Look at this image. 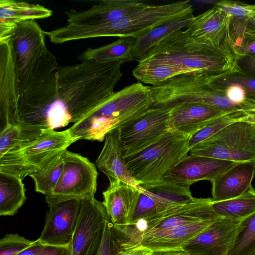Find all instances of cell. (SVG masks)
Masks as SVG:
<instances>
[{"label": "cell", "instance_id": "obj_1", "mask_svg": "<svg viewBox=\"0 0 255 255\" xmlns=\"http://www.w3.org/2000/svg\"><path fill=\"white\" fill-rule=\"evenodd\" d=\"M122 64L88 61L59 66L55 92L41 90L19 103L20 122L49 130L77 123L115 93Z\"/></svg>", "mask_w": 255, "mask_h": 255}, {"label": "cell", "instance_id": "obj_2", "mask_svg": "<svg viewBox=\"0 0 255 255\" xmlns=\"http://www.w3.org/2000/svg\"><path fill=\"white\" fill-rule=\"evenodd\" d=\"M189 0L147 6L109 22L92 24H67L51 32L55 44L101 37L136 38L153 28L193 12Z\"/></svg>", "mask_w": 255, "mask_h": 255}, {"label": "cell", "instance_id": "obj_3", "mask_svg": "<svg viewBox=\"0 0 255 255\" xmlns=\"http://www.w3.org/2000/svg\"><path fill=\"white\" fill-rule=\"evenodd\" d=\"M150 87L133 83L115 93L105 103L68 129L78 140L102 141L110 131L120 128L151 108Z\"/></svg>", "mask_w": 255, "mask_h": 255}, {"label": "cell", "instance_id": "obj_4", "mask_svg": "<svg viewBox=\"0 0 255 255\" xmlns=\"http://www.w3.org/2000/svg\"><path fill=\"white\" fill-rule=\"evenodd\" d=\"M151 58L174 64L190 73L214 77L239 70L232 53L198 43L185 30H178L166 37L140 61Z\"/></svg>", "mask_w": 255, "mask_h": 255}, {"label": "cell", "instance_id": "obj_5", "mask_svg": "<svg viewBox=\"0 0 255 255\" xmlns=\"http://www.w3.org/2000/svg\"><path fill=\"white\" fill-rule=\"evenodd\" d=\"M17 70L19 96L55 72L56 58L47 49L46 34L36 20L17 24L9 34Z\"/></svg>", "mask_w": 255, "mask_h": 255}, {"label": "cell", "instance_id": "obj_6", "mask_svg": "<svg viewBox=\"0 0 255 255\" xmlns=\"http://www.w3.org/2000/svg\"><path fill=\"white\" fill-rule=\"evenodd\" d=\"M212 77L199 73H186L157 86H151L154 103L151 108L171 109L184 103L208 105L225 111L244 110L230 101L226 89L212 87Z\"/></svg>", "mask_w": 255, "mask_h": 255}, {"label": "cell", "instance_id": "obj_7", "mask_svg": "<svg viewBox=\"0 0 255 255\" xmlns=\"http://www.w3.org/2000/svg\"><path fill=\"white\" fill-rule=\"evenodd\" d=\"M190 136L171 130L155 143L126 158L132 176L139 184L163 180L190 152Z\"/></svg>", "mask_w": 255, "mask_h": 255}, {"label": "cell", "instance_id": "obj_8", "mask_svg": "<svg viewBox=\"0 0 255 255\" xmlns=\"http://www.w3.org/2000/svg\"><path fill=\"white\" fill-rule=\"evenodd\" d=\"M77 141L71 136L68 129H47L38 138L0 157V172L22 180L45 168Z\"/></svg>", "mask_w": 255, "mask_h": 255}, {"label": "cell", "instance_id": "obj_9", "mask_svg": "<svg viewBox=\"0 0 255 255\" xmlns=\"http://www.w3.org/2000/svg\"><path fill=\"white\" fill-rule=\"evenodd\" d=\"M189 153L235 162L255 161V125L242 121L231 124Z\"/></svg>", "mask_w": 255, "mask_h": 255}, {"label": "cell", "instance_id": "obj_10", "mask_svg": "<svg viewBox=\"0 0 255 255\" xmlns=\"http://www.w3.org/2000/svg\"><path fill=\"white\" fill-rule=\"evenodd\" d=\"M63 170L55 187L46 195L48 206L74 199L95 196L98 173L95 165L67 149L63 153Z\"/></svg>", "mask_w": 255, "mask_h": 255}, {"label": "cell", "instance_id": "obj_11", "mask_svg": "<svg viewBox=\"0 0 255 255\" xmlns=\"http://www.w3.org/2000/svg\"><path fill=\"white\" fill-rule=\"evenodd\" d=\"M134 211L128 223L154 218L166 214L190 201L189 186L163 180L140 184ZM127 223V224H128Z\"/></svg>", "mask_w": 255, "mask_h": 255}, {"label": "cell", "instance_id": "obj_12", "mask_svg": "<svg viewBox=\"0 0 255 255\" xmlns=\"http://www.w3.org/2000/svg\"><path fill=\"white\" fill-rule=\"evenodd\" d=\"M212 198H193L189 202L162 216L147 220H140L124 226V232L129 247L138 245L141 236L146 232L193 224L221 218L214 212Z\"/></svg>", "mask_w": 255, "mask_h": 255}, {"label": "cell", "instance_id": "obj_13", "mask_svg": "<svg viewBox=\"0 0 255 255\" xmlns=\"http://www.w3.org/2000/svg\"><path fill=\"white\" fill-rule=\"evenodd\" d=\"M121 140L125 158L157 142L172 129L170 109L150 108L121 128Z\"/></svg>", "mask_w": 255, "mask_h": 255}, {"label": "cell", "instance_id": "obj_14", "mask_svg": "<svg viewBox=\"0 0 255 255\" xmlns=\"http://www.w3.org/2000/svg\"><path fill=\"white\" fill-rule=\"evenodd\" d=\"M108 220L102 202L95 196L82 199L71 242L72 255H96Z\"/></svg>", "mask_w": 255, "mask_h": 255}, {"label": "cell", "instance_id": "obj_15", "mask_svg": "<svg viewBox=\"0 0 255 255\" xmlns=\"http://www.w3.org/2000/svg\"><path fill=\"white\" fill-rule=\"evenodd\" d=\"M17 70L10 34L0 38V131L20 123Z\"/></svg>", "mask_w": 255, "mask_h": 255}, {"label": "cell", "instance_id": "obj_16", "mask_svg": "<svg viewBox=\"0 0 255 255\" xmlns=\"http://www.w3.org/2000/svg\"><path fill=\"white\" fill-rule=\"evenodd\" d=\"M81 199H74L48 206L43 229L37 240L44 245L65 247L71 244Z\"/></svg>", "mask_w": 255, "mask_h": 255}, {"label": "cell", "instance_id": "obj_17", "mask_svg": "<svg viewBox=\"0 0 255 255\" xmlns=\"http://www.w3.org/2000/svg\"><path fill=\"white\" fill-rule=\"evenodd\" d=\"M230 18L229 14L215 5L194 16L185 30L195 42L233 54L229 37Z\"/></svg>", "mask_w": 255, "mask_h": 255}, {"label": "cell", "instance_id": "obj_18", "mask_svg": "<svg viewBox=\"0 0 255 255\" xmlns=\"http://www.w3.org/2000/svg\"><path fill=\"white\" fill-rule=\"evenodd\" d=\"M240 221L220 218L184 245L188 255H228Z\"/></svg>", "mask_w": 255, "mask_h": 255}, {"label": "cell", "instance_id": "obj_19", "mask_svg": "<svg viewBox=\"0 0 255 255\" xmlns=\"http://www.w3.org/2000/svg\"><path fill=\"white\" fill-rule=\"evenodd\" d=\"M235 163L190 154L168 172L163 180L189 187L200 180L211 182Z\"/></svg>", "mask_w": 255, "mask_h": 255}, {"label": "cell", "instance_id": "obj_20", "mask_svg": "<svg viewBox=\"0 0 255 255\" xmlns=\"http://www.w3.org/2000/svg\"><path fill=\"white\" fill-rule=\"evenodd\" d=\"M149 5L142 0H101L89 9L65 11L67 24H92L119 20Z\"/></svg>", "mask_w": 255, "mask_h": 255}, {"label": "cell", "instance_id": "obj_21", "mask_svg": "<svg viewBox=\"0 0 255 255\" xmlns=\"http://www.w3.org/2000/svg\"><path fill=\"white\" fill-rule=\"evenodd\" d=\"M120 134V128H117L106 134L96 165L107 176L110 183L122 181L138 189L139 184L132 176L125 158Z\"/></svg>", "mask_w": 255, "mask_h": 255}, {"label": "cell", "instance_id": "obj_22", "mask_svg": "<svg viewBox=\"0 0 255 255\" xmlns=\"http://www.w3.org/2000/svg\"><path fill=\"white\" fill-rule=\"evenodd\" d=\"M217 220L204 221L167 229L149 230L141 236L138 245L144 246L153 252L181 249Z\"/></svg>", "mask_w": 255, "mask_h": 255}, {"label": "cell", "instance_id": "obj_23", "mask_svg": "<svg viewBox=\"0 0 255 255\" xmlns=\"http://www.w3.org/2000/svg\"><path fill=\"white\" fill-rule=\"evenodd\" d=\"M255 175V161L236 162L214 178L212 183L213 201L238 197L251 186Z\"/></svg>", "mask_w": 255, "mask_h": 255}, {"label": "cell", "instance_id": "obj_24", "mask_svg": "<svg viewBox=\"0 0 255 255\" xmlns=\"http://www.w3.org/2000/svg\"><path fill=\"white\" fill-rule=\"evenodd\" d=\"M230 111L198 103H184L170 109L173 130L191 136L216 117Z\"/></svg>", "mask_w": 255, "mask_h": 255}, {"label": "cell", "instance_id": "obj_25", "mask_svg": "<svg viewBox=\"0 0 255 255\" xmlns=\"http://www.w3.org/2000/svg\"><path fill=\"white\" fill-rule=\"evenodd\" d=\"M103 204L113 225L128 223L135 207L139 190L122 181L110 183L103 192Z\"/></svg>", "mask_w": 255, "mask_h": 255}, {"label": "cell", "instance_id": "obj_26", "mask_svg": "<svg viewBox=\"0 0 255 255\" xmlns=\"http://www.w3.org/2000/svg\"><path fill=\"white\" fill-rule=\"evenodd\" d=\"M52 14L51 9L39 4L15 0H0V37L9 34L20 22L48 18Z\"/></svg>", "mask_w": 255, "mask_h": 255}, {"label": "cell", "instance_id": "obj_27", "mask_svg": "<svg viewBox=\"0 0 255 255\" xmlns=\"http://www.w3.org/2000/svg\"><path fill=\"white\" fill-rule=\"evenodd\" d=\"M193 12L166 22L134 38L131 50L133 60L139 62L154 46L172 33L187 27L192 21Z\"/></svg>", "mask_w": 255, "mask_h": 255}, {"label": "cell", "instance_id": "obj_28", "mask_svg": "<svg viewBox=\"0 0 255 255\" xmlns=\"http://www.w3.org/2000/svg\"><path fill=\"white\" fill-rule=\"evenodd\" d=\"M186 73H190L180 66L154 58L139 61L132 71L133 76L138 81L152 86Z\"/></svg>", "mask_w": 255, "mask_h": 255}, {"label": "cell", "instance_id": "obj_29", "mask_svg": "<svg viewBox=\"0 0 255 255\" xmlns=\"http://www.w3.org/2000/svg\"><path fill=\"white\" fill-rule=\"evenodd\" d=\"M134 38H120L109 44L98 48H88L77 56L81 62L96 61L101 63L133 61L131 50Z\"/></svg>", "mask_w": 255, "mask_h": 255}, {"label": "cell", "instance_id": "obj_30", "mask_svg": "<svg viewBox=\"0 0 255 255\" xmlns=\"http://www.w3.org/2000/svg\"><path fill=\"white\" fill-rule=\"evenodd\" d=\"M26 199L22 179L14 175L0 172V215L13 216Z\"/></svg>", "mask_w": 255, "mask_h": 255}, {"label": "cell", "instance_id": "obj_31", "mask_svg": "<svg viewBox=\"0 0 255 255\" xmlns=\"http://www.w3.org/2000/svg\"><path fill=\"white\" fill-rule=\"evenodd\" d=\"M212 207L218 216L241 221L255 213V189L252 186L242 195L229 200L213 201Z\"/></svg>", "mask_w": 255, "mask_h": 255}, {"label": "cell", "instance_id": "obj_32", "mask_svg": "<svg viewBox=\"0 0 255 255\" xmlns=\"http://www.w3.org/2000/svg\"><path fill=\"white\" fill-rule=\"evenodd\" d=\"M46 130L22 123L5 128L0 131V157L38 138Z\"/></svg>", "mask_w": 255, "mask_h": 255}, {"label": "cell", "instance_id": "obj_33", "mask_svg": "<svg viewBox=\"0 0 255 255\" xmlns=\"http://www.w3.org/2000/svg\"><path fill=\"white\" fill-rule=\"evenodd\" d=\"M248 112V111L244 110L227 112L214 119L201 129L190 136L188 140L189 150L229 125L241 121L247 115Z\"/></svg>", "mask_w": 255, "mask_h": 255}, {"label": "cell", "instance_id": "obj_34", "mask_svg": "<svg viewBox=\"0 0 255 255\" xmlns=\"http://www.w3.org/2000/svg\"><path fill=\"white\" fill-rule=\"evenodd\" d=\"M229 37L231 51L236 58L243 48L255 41V26L250 18L231 16Z\"/></svg>", "mask_w": 255, "mask_h": 255}, {"label": "cell", "instance_id": "obj_35", "mask_svg": "<svg viewBox=\"0 0 255 255\" xmlns=\"http://www.w3.org/2000/svg\"><path fill=\"white\" fill-rule=\"evenodd\" d=\"M228 255H255V213L240 221Z\"/></svg>", "mask_w": 255, "mask_h": 255}, {"label": "cell", "instance_id": "obj_36", "mask_svg": "<svg viewBox=\"0 0 255 255\" xmlns=\"http://www.w3.org/2000/svg\"><path fill=\"white\" fill-rule=\"evenodd\" d=\"M62 155L42 170L29 175L34 181L36 192L46 195L55 187L63 170Z\"/></svg>", "mask_w": 255, "mask_h": 255}, {"label": "cell", "instance_id": "obj_37", "mask_svg": "<svg viewBox=\"0 0 255 255\" xmlns=\"http://www.w3.org/2000/svg\"><path fill=\"white\" fill-rule=\"evenodd\" d=\"M213 88L226 89L232 85H239L245 90L248 101L255 103V76L237 71L223 76L211 78Z\"/></svg>", "mask_w": 255, "mask_h": 255}, {"label": "cell", "instance_id": "obj_38", "mask_svg": "<svg viewBox=\"0 0 255 255\" xmlns=\"http://www.w3.org/2000/svg\"><path fill=\"white\" fill-rule=\"evenodd\" d=\"M33 242L17 234H5L0 240V255H18Z\"/></svg>", "mask_w": 255, "mask_h": 255}, {"label": "cell", "instance_id": "obj_39", "mask_svg": "<svg viewBox=\"0 0 255 255\" xmlns=\"http://www.w3.org/2000/svg\"><path fill=\"white\" fill-rule=\"evenodd\" d=\"M215 5L232 17L250 18L255 14V4H249L239 1L219 0Z\"/></svg>", "mask_w": 255, "mask_h": 255}, {"label": "cell", "instance_id": "obj_40", "mask_svg": "<svg viewBox=\"0 0 255 255\" xmlns=\"http://www.w3.org/2000/svg\"><path fill=\"white\" fill-rule=\"evenodd\" d=\"M112 224L110 220L106 221L100 245L96 255H112L115 245L112 232Z\"/></svg>", "mask_w": 255, "mask_h": 255}, {"label": "cell", "instance_id": "obj_41", "mask_svg": "<svg viewBox=\"0 0 255 255\" xmlns=\"http://www.w3.org/2000/svg\"><path fill=\"white\" fill-rule=\"evenodd\" d=\"M238 69L243 73L255 76V55H247L236 58Z\"/></svg>", "mask_w": 255, "mask_h": 255}, {"label": "cell", "instance_id": "obj_42", "mask_svg": "<svg viewBox=\"0 0 255 255\" xmlns=\"http://www.w3.org/2000/svg\"><path fill=\"white\" fill-rule=\"evenodd\" d=\"M152 253L153 251L151 249L141 245L128 248H121L116 242L112 255H152Z\"/></svg>", "mask_w": 255, "mask_h": 255}, {"label": "cell", "instance_id": "obj_43", "mask_svg": "<svg viewBox=\"0 0 255 255\" xmlns=\"http://www.w3.org/2000/svg\"><path fill=\"white\" fill-rule=\"evenodd\" d=\"M38 255H72L71 243L65 247L45 245Z\"/></svg>", "mask_w": 255, "mask_h": 255}, {"label": "cell", "instance_id": "obj_44", "mask_svg": "<svg viewBox=\"0 0 255 255\" xmlns=\"http://www.w3.org/2000/svg\"><path fill=\"white\" fill-rule=\"evenodd\" d=\"M45 245L37 240L28 247L21 251L18 255H38Z\"/></svg>", "mask_w": 255, "mask_h": 255}, {"label": "cell", "instance_id": "obj_45", "mask_svg": "<svg viewBox=\"0 0 255 255\" xmlns=\"http://www.w3.org/2000/svg\"><path fill=\"white\" fill-rule=\"evenodd\" d=\"M152 255H188L182 249L174 250L153 252Z\"/></svg>", "mask_w": 255, "mask_h": 255}, {"label": "cell", "instance_id": "obj_46", "mask_svg": "<svg viewBox=\"0 0 255 255\" xmlns=\"http://www.w3.org/2000/svg\"><path fill=\"white\" fill-rule=\"evenodd\" d=\"M255 55V41L243 48L236 56V58L243 55Z\"/></svg>", "mask_w": 255, "mask_h": 255}, {"label": "cell", "instance_id": "obj_47", "mask_svg": "<svg viewBox=\"0 0 255 255\" xmlns=\"http://www.w3.org/2000/svg\"><path fill=\"white\" fill-rule=\"evenodd\" d=\"M241 121L255 125V111H248L247 115Z\"/></svg>", "mask_w": 255, "mask_h": 255}, {"label": "cell", "instance_id": "obj_48", "mask_svg": "<svg viewBox=\"0 0 255 255\" xmlns=\"http://www.w3.org/2000/svg\"><path fill=\"white\" fill-rule=\"evenodd\" d=\"M250 18L253 24L255 26V14Z\"/></svg>", "mask_w": 255, "mask_h": 255}, {"label": "cell", "instance_id": "obj_49", "mask_svg": "<svg viewBox=\"0 0 255 255\" xmlns=\"http://www.w3.org/2000/svg\"><path fill=\"white\" fill-rule=\"evenodd\" d=\"M253 110L255 111V109H254V110ZM251 111H252V110H251Z\"/></svg>", "mask_w": 255, "mask_h": 255}]
</instances>
